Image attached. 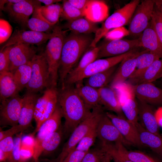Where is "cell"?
Returning <instances> with one entry per match:
<instances>
[{
	"mask_svg": "<svg viewBox=\"0 0 162 162\" xmlns=\"http://www.w3.org/2000/svg\"><path fill=\"white\" fill-rule=\"evenodd\" d=\"M74 85L58 90V104L65 122L63 133L70 136L76 128L91 113L75 89Z\"/></svg>",
	"mask_w": 162,
	"mask_h": 162,
	"instance_id": "1",
	"label": "cell"
},
{
	"mask_svg": "<svg viewBox=\"0 0 162 162\" xmlns=\"http://www.w3.org/2000/svg\"><path fill=\"white\" fill-rule=\"evenodd\" d=\"M92 34H78L70 32L63 44L58 71L60 88L71 71L89 48L94 38Z\"/></svg>",
	"mask_w": 162,
	"mask_h": 162,
	"instance_id": "2",
	"label": "cell"
},
{
	"mask_svg": "<svg viewBox=\"0 0 162 162\" xmlns=\"http://www.w3.org/2000/svg\"><path fill=\"white\" fill-rule=\"evenodd\" d=\"M68 30H64L62 26L56 24L52 32L43 52L47 62L50 86L57 87L58 83V71L61 53L64 40Z\"/></svg>",
	"mask_w": 162,
	"mask_h": 162,
	"instance_id": "3",
	"label": "cell"
},
{
	"mask_svg": "<svg viewBox=\"0 0 162 162\" xmlns=\"http://www.w3.org/2000/svg\"><path fill=\"white\" fill-rule=\"evenodd\" d=\"M104 113L102 106L93 109L90 114L74 130L64 145L60 153L52 162H62L70 153L75 150L83 137L98 124Z\"/></svg>",
	"mask_w": 162,
	"mask_h": 162,
	"instance_id": "4",
	"label": "cell"
},
{
	"mask_svg": "<svg viewBox=\"0 0 162 162\" xmlns=\"http://www.w3.org/2000/svg\"><path fill=\"white\" fill-rule=\"evenodd\" d=\"M140 1L134 0L116 10L105 20L95 34L90 47L96 46L100 40L111 29L123 26L129 24L134 11Z\"/></svg>",
	"mask_w": 162,
	"mask_h": 162,
	"instance_id": "5",
	"label": "cell"
},
{
	"mask_svg": "<svg viewBox=\"0 0 162 162\" xmlns=\"http://www.w3.org/2000/svg\"><path fill=\"white\" fill-rule=\"evenodd\" d=\"M32 74L26 91L37 93L50 86L49 67L42 52L36 54L31 61Z\"/></svg>",
	"mask_w": 162,
	"mask_h": 162,
	"instance_id": "6",
	"label": "cell"
},
{
	"mask_svg": "<svg viewBox=\"0 0 162 162\" xmlns=\"http://www.w3.org/2000/svg\"><path fill=\"white\" fill-rule=\"evenodd\" d=\"M155 0L142 1L136 7L129 23V35L138 37L146 28L150 21Z\"/></svg>",
	"mask_w": 162,
	"mask_h": 162,
	"instance_id": "7",
	"label": "cell"
},
{
	"mask_svg": "<svg viewBox=\"0 0 162 162\" xmlns=\"http://www.w3.org/2000/svg\"><path fill=\"white\" fill-rule=\"evenodd\" d=\"M122 111L127 120L136 126L139 123L137 99L131 85L125 83L116 88Z\"/></svg>",
	"mask_w": 162,
	"mask_h": 162,
	"instance_id": "8",
	"label": "cell"
},
{
	"mask_svg": "<svg viewBox=\"0 0 162 162\" xmlns=\"http://www.w3.org/2000/svg\"><path fill=\"white\" fill-rule=\"evenodd\" d=\"M139 48L134 49L124 54L104 59H97L90 64L76 77L69 86L74 85L91 76L105 71L118 64L125 58L139 52Z\"/></svg>",
	"mask_w": 162,
	"mask_h": 162,
	"instance_id": "9",
	"label": "cell"
},
{
	"mask_svg": "<svg viewBox=\"0 0 162 162\" xmlns=\"http://www.w3.org/2000/svg\"><path fill=\"white\" fill-rule=\"evenodd\" d=\"M41 3L39 0H21L16 3H6L3 10L14 22L24 28L27 27L30 16L35 8L41 5Z\"/></svg>",
	"mask_w": 162,
	"mask_h": 162,
	"instance_id": "10",
	"label": "cell"
},
{
	"mask_svg": "<svg viewBox=\"0 0 162 162\" xmlns=\"http://www.w3.org/2000/svg\"><path fill=\"white\" fill-rule=\"evenodd\" d=\"M22 101L19 94L0 101L1 126L12 127L19 124Z\"/></svg>",
	"mask_w": 162,
	"mask_h": 162,
	"instance_id": "11",
	"label": "cell"
},
{
	"mask_svg": "<svg viewBox=\"0 0 162 162\" xmlns=\"http://www.w3.org/2000/svg\"><path fill=\"white\" fill-rule=\"evenodd\" d=\"M97 59L121 55L134 49L142 47L139 38L108 40L99 46Z\"/></svg>",
	"mask_w": 162,
	"mask_h": 162,
	"instance_id": "12",
	"label": "cell"
},
{
	"mask_svg": "<svg viewBox=\"0 0 162 162\" xmlns=\"http://www.w3.org/2000/svg\"><path fill=\"white\" fill-rule=\"evenodd\" d=\"M97 138L101 143H122L125 146L131 145L123 136L110 118L104 113L97 125Z\"/></svg>",
	"mask_w": 162,
	"mask_h": 162,
	"instance_id": "13",
	"label": "cell"
},
{
	"mask_svg": "<svg viewBox=\"0 0 162 162\" xmlns=\"http://www.w3.org/2000/svg\"><path fill=\"white\" fill-rule=\"evenodd\" d=\"M52 32H38L31 30H15L10 38L4 43L0 51L6 47L18 43L40 45L49 40L52 36Z\"/></svg>",
	"mask_w": 162,
	"mask_h": 162,
	"instance_id": "14",
	"label": "cell"
},
{
	"mask_svg": "<svg viewBox=\"0 0 162 162\" xmlns=\"http://www.w3.org/2000/svg\"><path fill=\"white\" fill-rule=\"evenodd\" d=\"M34 45L18 43L12 45L9 53V71L13 72L19 67L31 62L36 54Z\"/></svg>",
	"mask_w": 162,
	"mask_h": 162,
	"instance_id": "15",
	"label": "cell"
},
{
	"mask_svg": "<svg viewBox=\"0 0 162 162\" xmlns=\"http://www.w3.org/2000/svg\"><path fill=\"white\" fill-rule=\"evenodd\" d=\"M105 113L123 136L131 145L139 147L144 146L140 141L136 127L126 118L110 112Z\"/></svg>",
	"mask_w": 162,
	"mask_h": 162,
	"instance_id": "16",
	"label": "cell"
},
{
	"mask_svg": "<svg viewBox=\"0 0 162 162\" xmlns=\"http://www.w3.org/2000/svg\"><path fill=\"white\" fill-rule=\"evenodd\" d=\"M131 85L137 99L151 105H162V89L152 83Z\"/></svg>",
	"mask_w": 162,
	"mask_h": 162,
	"instance_id": "17",
	"label": "cell"
},
{
	"mask_svg": "<svg viewBox=\"0 0 162 162\" xmlns=\"http://www.w3.org/2000/svg\"><path fill=\"white\" fill-rule=\"evenodd\" d=\"M138 107L139 122L146 130L162 136L152 105L136 98Z\"/></svg>",
	"mask_w": 162,
	"mask_h": 162,
	"instance_id": "18",
	"label": "cell"
},
{
	"mask_svg": "<svg viewBox=\"0 0 162 162\" xmlns=\"http://www.w3.org/2000/svg\"><path fill=\"white\" fill-rule=\"evenodd\" d=\"M142 51L124 59L120 63L110 83V86L115 88L125 83L135 70L136 57Z\"/></svg>",
	"mask_w": 162,
	"mask_h": 162,
	"instance_id": "19",
	"label": "cell"
},
{
	"mask_svg": "<svg viewBox=\"0 0 162 162\" xmlns=\"http://www.w3.org/2000/svg\"><path fill=\"white\" fill-rule=\"evenodd\" d=\"M62 117L61 110L58 103L53 114L42 124L37 132L35 138L34 151L38 147L45 138L59 128Z\"/></svg>",
	"mask_w": 162,
	"mask_h": 162,
	"instance_id": "20",
	"label": "cell"
},
{
	"mask_svg": "<svg viewBox=\"0 0 162 162\" xmlns=\"http://www.w3.org/2000/svg\"><path fill=\"white\" fill-rule=\"evenodd\" d=\"M138 38L142 47L162 58V43L158 36L151 20Z\"/></svg>",
	"mask_w": 162,
	"mask_h": 162,
	"instance_id": "21",
	"label": "cell"
},
{
	"mask_svg": "<svg viewBox=\"0 0 162 162\" xmlns=\"http://www.w3.org/2000/svg\"><path fill=\"white\" fill-rule=\"evenodd\" d=\"M98 89L101 105L116 115L125 117L121 108L118 93L115 88L106 86Z\"/></svg>",
	"mask_w": 162,
	"mask_h": 162,
	"instance_id": "22",
	"label": "cell"
},
{
	"mask_svg": "<svg viewBox=\"0 0 162 162\" xmlns=\"http://www.w3.org/2000/svg\"><path fill=\"white\" fill-rule=\"evenodd\" d=\"M39 96L37 93L26 92L23 101L19 124L28 128L34 118L35 106Z\"/></svg>",
	"mask_w": 162,
	"mask_h": 162,
	"instance_id": "23",
	"label": "cell"
},
{
	"mask_svg": "<svg viewBox=\"0 0 162 162\" xmlns=\"http://www.w3.org/2000/svg\"><path fill=\"white\" fill-rule=\"evenodd\" d=\"M64 134L61 127L57 131L45 138L38 147L34 151L33 158L34 162H38L42 154H48L55 151L58 146Z\"/></svg>",
	"mask_w": 162,
	"mask_h": 162,
	"instance_id": "24",
	"label": "cell"
},
{
	"mask_svg": "<svg viewBox=\"0 0 162 162\" xmlns=\"http://www.w3.org/2000/svg\"><path fill=\"white\" fill-rule=\"evenodd\" d=\"M83 13L85 17L96 23L102 22L107 18L109 9L107 5L102 1L90 0Z\"/></svg>",
	"mask_w": 162,
	"mask_h": 162,
	"instance_id": "25",
	"label": "cell"
},
{
	"mask_svg": "<svg viewBox=\"0 0 162 162\" xmlns=\"http://www.w3.org/2000/svg\"><path fill=\"white\" fill-rule=\"evenodd\" d=\"M83 81L78 82L74 85L77 93L87 107L90 110L102 106L98 89L85 85Z\"/></svg>",
	"mask_w": 162,
	"mask_h": 162,
	"instance_id": "26",
	"label": "cell"
},
{
	"mask_svg": "<svg viewBox=\"0 0 162 162\" xmlns=\"http://www.w3.org/2000/svg\"><path fill=\"white\" fill-rule=\"evenodd\" d=\"M99 50V46L90 47L82 57L78 64L67 76L62 88L65 86H69L76 77L80 74L90 64L97 59Z\"/></svg>",
	"mask_w": 162,
	"mask_h": 162,
	"instance_id": "27",
	"label": "cell"
},
{
	"mask_svg": "<svg viewBox=\"0 0 162 162\" xmlns=\"http://www.w3.org/2000/svg\"><path fill=\"white\" fill-rule=\"evenodd\" d=\"M162 77V58L154 61L141 75L134 79H129L130 84L135 85L152 83Z\"/></svg>",
	"mask_w": 162,
	"mask_h": 162,
	"instance_id": "28",
	"label": "cell"
},
{
	"mask_svg": "<svg viewBox=\"0 0 162 162\" xmlns=\"http://www.w3.org/2000/svg\"><path fill=\"white\" fill-rule=\"evenodd\" d=\"M141 142L144 146L162 156V136H159L145 129L139 122L136 126Z\"/></svg>",
	"mask_w": 162,
	"mask_h": 162,
	"instance_id": "29",
	"label": "cell"
},
{
	"mask_svg": "<svg viewBox=\"0 0 162 162\" xmlns=\"http://www.w3.org/2000/svg\"><path fill=\"white\" fill-rule=\"evenodd\" d=\"M19 92L11 72L0 73V101L18 95Z\"/></svg>",
	"mask_w": 162,
	"mask_h": 162,
	"instance_id": "30",
	"label": "cell"
},
{
	"mask_svg": "<svg viewBox=\"0 0 162 162\" xmlns=\"http://www.w3.org/2000/svg\"><path fill=\"white\" fill-rule=\"evenodd\" d=\"M62 28L78 34H95L99 28L95 23L83 17L67 21Z\"/></svg>",
	"mask_w": 162,
	"mask_h": 162,
	"instance_id": "31",
	"label": "cell"
},
{
	"mask_svg": "<svg viewBox=\"0 0 162 162\" xmlns=\"http://www.w3.org/2000/svg\"><path fill=\"white\" fill-rule=\"evenodd\" d=\"M35 8L31 17L29 19L27 27L30 30L38 32L50 33L55 25L48 22L42 15L40 7Z\"/></svg>",
	"mask_w": 162,
	"mask_h": 162,
	"instance_id": "32",
	"label": "cell"
},
{
	"mask_svg": "<svg viewBox=\"0 0 162 162\" xmlns=\"http://www.w3.org/2000/svg\"><path fill=\"white\" fill-rule=\"evenodd\" d=\"M118 67L117 64L84 79V84L97 89L107 86L111 81Z\"/></svg>",
	"mask_w": 162,
	"mask_h": 162,
	"instance_id": "33",
	"label": "cell"
},
{
	"mask_svg": "<svg viewBox=\"0 0 162 162\" xmlns=\"http://www.w3.org/2000/svg\"><path fill=\"white\" fill-rule=\"evenodd\" d=\"M100 147L110 156L114 162H134L126 154L127 150L121 142L111 143H101Z\"/></svg>",
	"mask_w": 162,
	"mask_h": 162,
	"instance_id": "34",
	"label": "cell"
},
{
	"mask_svg": "<svg viewBox=\"0 0 162 162\" xmlns=\"http://www.w3.org/2000/svg\"><path fill=\"white\" fill-rule=\"evenodd\" d=\"M160 58L156 55L144 50L136 57L135 70L129 79L137 77L142 74L155 60Z\"/></svg>",
	"mask_w": 162,
	"mask_h": 162,
	"instance_id": "35",
	"label": "cell"
},
{
	"mask_svg": "<svg viewBox=\"0 0 162 162\" xmlns=\"http://www.w3.org/2000/svg\"><path fill=\"white\" fill-rule=\"evenodd\" d=\"M12 73L20 91L26 88L30 80L32 74L31 61L19 67Z\"/></svg>",
	"mask_w": 162,
	"mask_h": 162,
	"instance_id": "36",
	"label": "cell"
},
{
	"mask_svg": "<svg viewBox=\"0 0 162 162\" xmlns=\"http://www.w3.org/2000/svg\"><path fill=\"white\" fill-rule=\"evenodd\" d=\"M57 87L50 86L44 91L42 95L39 97L37 101L35 108L34 118L36 123L42 117L49 101Z\"/></svg>",
	"mask_w": 162,
	"mask_h": 162,
	"instance_id": "37",
	"label": "cell"
},
{
	"mask_svg": "<svg viewBox=\"0 0 162 162\" xmlns=\"http://www.w3.org/2000/svg\"><path fill=\"white\" fill-rule=\"evenodd\" d=\"M40 10L45 18L50 23L56 25L61 17L62 5L58 2L49 6H41Z\"/></svg>",
	"mask_w": 162,
	"mask_h": 162,
	"instance_id": "38",
	"label": "cell"
},
{
	"mask_svg": "<svg viewBox=\"0 0 162 162\" xmlns=\"http://www.w3.org/2000/svg\"><path fill=\"white\" fill-rule=\"evenodd\" d=\"M97 124L93 127L83 137L75 150L87 152L90 149L91 147L94 144L97 138Z\"/></svg>",
	"mask_w": 162,
	"mask_h": 162,
	"instance_id": "39",
	"label": "cell"
},
{
	"mask_svg": "<svg viewBox=\"0 0 162 162\" xmlns=\"http://www.w3.org/2000/svg\"><path fill=\"white\" fill-rule=\"evenodd\" d=\"M62 5L61 17L63 19L69 21L84 17L83 12L71 4L68 0L63 1Z\"/></svg>",
	"mask_w": 162,
	"mask_h": 162,
	"instance_id": "40",
	"label": "cell"
},
{
	"mask_svg": "<svg viewBox=\"0 0 162 162\" xmlns=\"http://www.w3.org/2000/svg\"><path fill=\"white\" fill-rule=\"evenodd\" d=\"M151 21L158 36L162 43V13L155 3Z\"/></svg>",
	"mask_w": 162,
	"mask_h": 162,
	"instance_id": "41",
	"label": "cell"
},
{
	"mask_svg": "<svg viewBox=\"0 0 162 162\" xmlns=\"http://www.w3.org/2000/svg\"><path fill=\"white\" fill-rule=\"evenodd\" d=\"M105 153L100 146L99 148L90 149L81 162H102Z\"/></svg>",
	"mask_w": 162,
	"mask_h": 162,
	"instance_id": "42",
	"label": "cell"
},
{
	"mask_svg": "<svg viewBox=\"0 0 162 162\" xmlns=\"http://www.w3.org/2000/svg\"><path fill=\"white\" fill-rule=\"evenodd\" d=\"M14 147V139L12 136L7 137L0 141V149L8 155V162H14L13 152Z\"/></svg>",
	"mask_w": 162,
	"mask_h": 162,
	"instance_id": "43",
	"label": "cell"
},
{
	"mask_svg": "<svg viewBox=\"0 0 162 162\" xmlns=\"http://www.w3.org/2000/svg\"><path fill=\"white\" fill-rule=\"evenodd\" d=\"M12 28L6 20H0V43L1 44L7 41L11 36Z\"/></svg>",
	"mask_w": 162,
	"mask_h": 162,
	"instance_id": "44",
	"label": "cell"
},
{
	"mask_svg": "<svg viewBox=\"0 0 162 162\" xmlns=\"http://www.w3.org/2000/svg\"><path fill=\"white\" fill-rule=\"evenodd\" d=\"M12 45L8 46L0 51V73L9 71V53Z\"/></svg>",
	"mask_w": 162,
	"mask_h": 162,
	"instance_id": "45",
	"label": "cell"
},
{
	"mask_svg": "<svg viewBox=\"0 0 162 162\" xmlns=\"http://www.w3.org/2000/svg\"><path fill=\"white\" fill-rule=\"evenodd\" d=\"M128 35L129 32L128 29L122 26L113 29L108 32L104 37L108 40H112L121 39Z\"/></svg>",
	"mask_w": 162,
	"mask_h": 162,
	"instance_id": "46",
	"label": "cell"
},
{
	"mask_svg": "<svg viewBox=\"0 0 162 162\" xmlns=\"http://www.w3.org/2000/svg\"><path fill=\"white\" fill-rule=\"evenodd\" d=\"M126 153L128 158L134 162H152V158L139 151L127 150Z\"/></svg>",
	"mask_w": 162,
	"mask_h": 162,
	"instance_id": "47",
	"label": "cell"
},
{
	"mask_svg": "<svg viewBox=\"0 0 162 162\" xmlns=\"http://www.w3.org/2000/svg\"><path fill=\"white\" fill-rule=\"evenodd\" d=\"M21 134L17 135L14 139V147L13 152L14 162H25L21 158L20 149L21 146Z\"/></svg>",
	"mask_w": 162,
	"mask_h": 162,
	"instance_id": "48",
	"label": "cell"
},
{
	"mask_svg": "<svg viewBox=\"0 0 162 162\" xmlns=\"http://www.w3.org/2000/svg\"><path fill=\"white\" fill-rule=\"evenodd\" d=\"M27 128L26 127L18 124L11 127L8 130L3 131L0 130V141L7 137L13 136L14 134L23 132Z\"/></svg>",
	"mask_w": 162,
	"mask_h": 162,
	"instance_id": "49",
	"label": "cell"
},
{
	"mask_svg": "<svg viewBox=\"0 0 162 162\" xmlns=\"http://www.w3.org/2000/svg\"><path fill=\"white\" fill-rule=\"evenodd\" d=\"M88 152L74 150L70 153L62 162H81Z\"/></svg>",
	"mask_w": 162,
	"mask_h": 162,
	"instance_id": "50",
	"label": "cell"
},
{
	"mask_svg": "<svg viewBox=\"0 0 162 162\" xmlns=\"http://www.w3.org/2000/svg\"><path fill=\"white\" fill-rule=\"evenodd\" d=\"M35 144V138L33 134H30L25 136L22 137L21 146L26 147L33 148Z\"/></svg>",
	"mask_w": 162,
	"mask_h": 162,
	"instance_id": "51",
	"label": "cell"
},
{
	"mask_svg": "<svg viewBox=\"0 0 162 162\" xmlns=\"http://www.w3.org/2000/svg\"><path fill=\"white\" fill-rule=\"evenodd\" d=\"M72 5L82 12L90 0H68Z\"/></svg>",
	"mask_w": 162,
	"mask_h": 162,
	"instance_id": "52",
	"label": "cell"
},
{
	"mask_svg": "<svg viewBox=\"0 0 162 162\" xmlns=\"http://www.w3.org/2000/svg\"><path fill=\"white\" fill-rule=\"evenodd\" d=\"M155 116L159 126L162 128V106L155 111Z\"/></svg>",
	"mask_w": 162,
	"mask_h": 162,
	"instance_id": "53",
	"label": "cell"
},
{
	"mask_svg": "<svg viewBox=\"0 0 162 162\" xmlns=\"http://www.w3.org/2000/svg\"><path fill=\"white\" fill-rule=\"evenodd\" d=\"M41 3H43L45 6H49L54 4L61 2L60 0H38Z\"/></svg>",
	"mask_w": 162,
	"mask_h": 162,
	"instance_id": "54",
	"label": "cell"
},
{
	"mask_svg": "<svg viewBox=\"0 0 162 162\" xmlns=\"http://www.w3.org/2000/svg\"><path fill=\"white\" fill-rule=\"evenodd\" d=\"M8 155L1 150L0 149V162H8Z\"/></svg>",
	"mask_w": 162,
	"mask_h": 162,
	"instance_id": "55",
	"label": "cell"
},
{
	"mask_svg": "<svg viewBox=\"0 0 162 162\" xmlns=\"http://www.w3.org/2000/svg\"><path fill=\"white\" fill-rule=\"evenodd\" d=\"M105 152V155L102 162H111L112 159L108 153Z\"/></svg>",
	"mask_w": 162,
	"mask_h": 162,
	"instance_id": "56",
	"label": "cell"
},
{
	"mask_svg": "<svg viewBox=\"0 0 162 162\" xmlns=\"http://www.w3.org/2000/svg\"><path fill=\"white\" fill-rule=\"evenodd\" d=\"M155 4L162 13V0H155Z\"/></svg>",
	"mask_w": 162,
	"mask_h": 162,
	"instance_id": "57",
	"label": "cell"
},
{
	"mask_svg": "<svg viewBox=\"0 0 162 162\" xmlns=\"http://www.w3.org/2000/svg\"><path fill=\"white\" fill-rule=\"evenodd\" d=\"M152 162H156L152 158Z\"/></svg>",
	"mask_w": 162,
	"mask_h": 162,
	"instance_id": "58",
	"label": "cell"
},
{
	"mask_svg": "<svg viewBox=\"0 0 162 162\" xmlns=\"http://www.w3.org/2000/svg\"><path fill=\"white\" fill-rule=\"evenodd\" d=\"M38 162H40V161L39 160L38 161ZM48 162H52L50 160H48Z\"/></svg>",
	"mask_w": 162,
	"mask_h": 162,
	"instance_id": "59",
	"label": "cell"
}]
</instances>
